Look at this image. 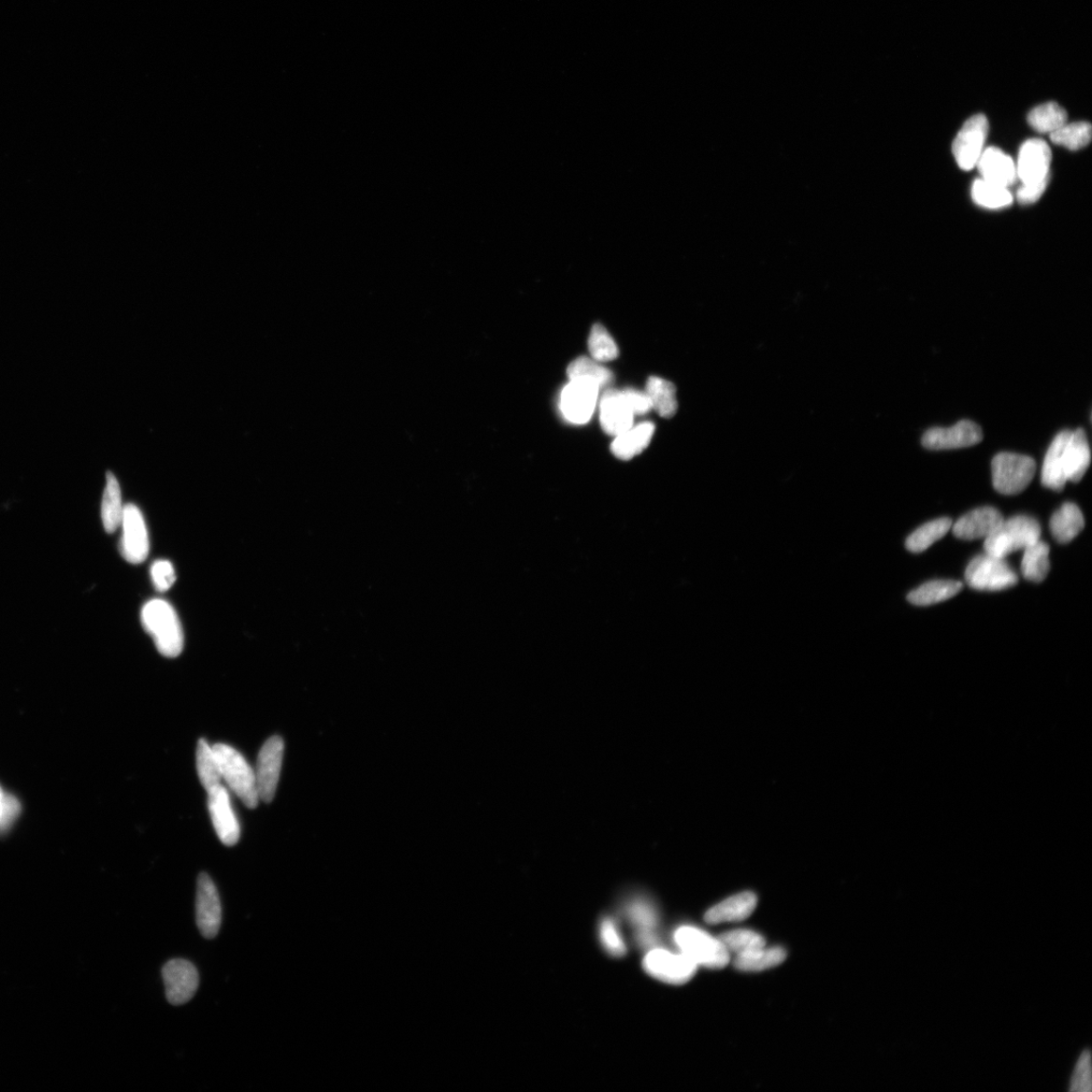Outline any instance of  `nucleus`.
I'll return each instance as SVG.
<instances>
[{"label":"nucleus","instance_id":"obj_23","mask_svg":"<svg viewBox=\"0 0 1092 1092\" xmlns=\"http://www.w3.org/2000/svg\"><path fill=\"white\" fill-rule=\"evenodd\" d=\"M1084 525L1083 514L1073 503L1063 504L1050 520L1051 533L1059 543L1072 541L1082 533Z\"/></svg>","mask_w":1092,"mask_h":1092},{"label":"nucleus","instance_id":"obj_2","mask_svg":"<svg viewBox=\"0 0 1092 1092\" xmlns=\"http://www.w3.org/2000/svg\"><path fill=\"white\" fill-rule=\"evenodd\" d=\"M141 622L162 656L177 657L181 654L183 630L176 610L168 602L155 599L146 603L141 612Z\"/></svg>","mask_w":1092,"mask_h":1092},{"label":"nucleus","instance_id":"obj_41","mask_svg":"<svg viewBox=\"0 0 1092 1092\" xmlns=\"http://www.w3.org/2000/svg\"><path fill=\"white\" fill-rule=\"evenodd\" d=\"M22 810L20 801L11 794L5 793L3 810L0 814V835H4L14 822L17 821Z\"/></svg>","mask_w":1092,"mask_h":1092},{"label":"nucleus","instance_id":"obj_32","mask_svg":"<svg viewBox=\"0 0 1092 1092\" xmlns=\"http://www.w3.org/2000/svg\"><path fill=\"white\" fill-rule=\"evenodd\" d=\"M974 202L987 209H1002L1013 204V195L1008 189L991 184L983 179H977L972 186Z\"/></svg>","mask_w":1092,"mask_h":1092},{"label":"nucleus","instance_id":"obj_9","mask_svg":"<svg viewBox=\"0 0 1092 1092\" xmlns=\"http://www.w3.org/2000/svg\"><path fill=\"white\" fill-rule=\"evenodd\" d=\"M599 385L585 379L571 380L560 397V410L574 424H585L595 411Z\"/></svg>","mask_w":1092,"mask_h":1092},{"label":"nucleus","instance_id":"obj_13","mask_svg":"<svg viewBox=\"0 0 1092 1092\" xmlns=\"http://www.w3.org/2000/svg\"><path fill=\"white\" fill-rule=\"evenodd\" d=\"M196 925L206 939L217 937L222 924V907L217 887L207 873L199 874L196 901Z\"/></svg>","mask_w":1092,"mask_h":1092},{"label":"nucleus","instance_id":"obj_26","mask_svg":"<svg viewBox=\"0 0 1092 1092\" xmlns=\"http://www.w3.org/2000/svg\"><path fill=\"white\" fill-rule=\"evenodd\" d=\"M123 514L124 507L119 482L111 472H108L102 502V520L108 534L116 533L121 526Z\"/></svg>","mask_w":1092,"mask_h":1092},{"label":"nucleus","instance_id":"obj_1","mask_svg":"<svg viewBox=\"0 0 1092 1092\" xmlns=\"http://www.w3.org/2000/svg\"><path fill=\"white\" fill-rule=\"evenodd\" d=\"M1091 453L1085 431H1061L1049 447L1042 469V484L1061 492L1067 482L1079 483L1090 466Z\"/></svg>","mask_w":1092,"mask_h":1092},{"label":"nucleus","instance_id":"obj_8","mask_svg":"<svg viewBox=\"0 0 1092 1092\" xmlns=\"http://www.w3.org/2000/svg\"><path fill=\"white\" fill-rule=\"evenodd\" d=\"M643 968L654 979L680 985L691 981L697 965L684 954H674L664 949H654L645 955Z\"/></svg>","mask_w":1092,"mask_h":1092},{"label":"nucleus","instance_id":"obj_43","mask_svg":"<svg viewBox=\"0 0 1092 1092\" xmlns=\"http://www.w3.org/2000/svg\"><path fill=\"white\" fill-rule=\"evenodd\" d=\"M623 392L635 415H644L653 410L651 400L645 393L634 389H627Z\"/></svg>","mask_w":1092,"mask_h":1092},{"label":"nucleus","instance_id":"obj_39","mask_svg":"<svg viewBox=\"0 0 1092 1092\" xmlns=\"http://www.w3.org/2000/svg\"><path fill=\"white\" fill-rule=\"evenodd\" d=\"M1092 1068H1091V1053L1089 1050H1084L1079 1060H1077L1071 1081L1070 1091L1074 1092H1089L1092 1088Z\"/></svg>","mask_w":1092,"mask_h":1092},{"label":"nucleus","instance_id":"obj_44","mask_svg":"<svg viewBox=\"0 0 1092 1092\" xmlns=\"http://www.w3.org/2000/svg\"><path fill=\"white\" fill-rule=\"evenodd\" d=\"M4 796L5 795L0 796V814H2V810H3Z\"/></svg>","mask_w":1092,"mask_h":1092},{"label":"nucleus","instance_id":"obj_42","mask_svg":"<svg viewBox=\"0 0 1092 1092\" xmlns=\"http://www.w3.org/2000/svg\"><path fill=\"white\" fill-rule=\"evenodd\" d=\"M1050 178L1051 177H1049L1039 182L1023 184L1022 188H1019L1016 194L1018 202L1022 205L1036 203L1046 191Z\"/></svg>","mask_w":1092,"mask_h":1092},{"label":"nucleus","instance_id":"obj_18","mask_svg":"<svg viewBox=\"0 0 1092 1092\" xmlns=\"http://www.w3.org/2000/svg\"><path fill=\"white\" fill-rule=\"evenodd\" d=\"M634 412L623 391L606 392L600 401V423L608 435L618 436L634 425Z\"/></svg>","mask_w":1092,"mask_h":1092},{"label":"nucleus","instance_id":"obj_22","mask_svg":"<svg viewBox=\"0 0 1092 1092\" xmlns=\"http://www.w3.org/2000/svg\"><path fill=\"white\" fill-rule=\"evenodd\" d=\"M655 430V424L652 422H643L637 427H631L616 436L611 444L612 453L622 461H629L649 447Z\"/></svg>","mask_w":1092,"mask_h":1092},{"label":"nucleus","instance_id":"obj_6","mask_svg":"<svg viewBox=\"0 0 1092 1092\" xmlns=\"http://www.w3.org/2000/svg\"><path fill=\"white\" fill-rule=\"evenodd\" d=\"M1036 470V462L1023 454L1000 452L991 463L994 486L1003 495H1016L1025 491Z\"/></svg>","mask_w":1092,"mask_h":1092},{"label":"nucleus","instance_id":"obj_21","mask_svg":"<svg viewBox=\"0 0 1092 1092\" xmlns=\"http://www.w3.org/2000/svg\"><path fill=\"white\" fill-rule=\"evenodd\" d=\"M757 903V896L753 893H742L716 904L704 919L709 925L742 922L754 913Z\"/></svg>","mask_w":1092,"mask_h":1092},{"label":"nucleus","instance_id":"obj_16","mask_svg":"<svg viewBox=\"0 0 1092 1092\" xmlns=\"http://www.w3.org/2000/svg\"><path fill=\"white\" fill-rule=\"evenodd\" d=\"M208 796L209 811L218 838L228 846L235 845L241 830L228 790L220 784L209 790Z\"/></svg>","mask_w":1092,"mask_h":1092},{"label":"nucleus","instance_id":"obj_36","mask_svg":"<svg viewBox=\"0 0 1092 1092\" xmlns=\"http://www.w3.org/2000/svg\"><path fill=\"white\" fill-rule=\"evenodd\" d=\"M720 939L728 952L742 955L766 946L759 933L750 930H737L724 933Z\"/></svg>","mask_w":1092,"mask_h":1092},{"label":"nucleus","instance_id":"obj_3","mask_svg":"<svg viewBox=\"0 0 1092 1092\" xmlns=\"http://www.w3.org/2000/svg\"><path fill=\"white\" fill-rule=\"evenodd\" d=\"M217 758L222 779L248 809H255L260 802L255 771L237 750L225 743L213 745Z\"/></svg>","mask_w":1092,"mask_h":1092},{"label":"nucleus","instance_id":"obj_40","mask_svg":"<svg viewBox=\"0 0 1092 1092\" xmlns=\"http://www.w3.org/2000/svg\"><path fill=\"white\" fill-rule=\"evenodd\" d=\"M151 578L156 590L165 592L177 580L175 568L168 560H157L151 568Z\"/></svg>","mask_w":1092,"mask_h":1092},{"label":"nucleus","instance_id":"obj_38","mask_svg":"<svg viewBox=\"0 0 1092 1092\" xmlns=\"http://www.w3.org/2000/svg\"><path fill=\"white\" fill-rule=\"evenodd\" d=\"M600 940L606 951L615 957H622L626 953V946L620 930L610 918H606L600 926Z\"/></svg>","mask_w":1092,"mask_h":1092},{"label":"nucleus","instance_id":"obj_37","mask_svg":"<svg viewBox=\"0 0 1092 1092\" xmlns=\"http://www.w3.org/2000/svg\"><path fill=\"white\" fill-rule=\"evenodd\" d=\"M629 915L631 921L642 931L641 941L645 943L654 941L651 931L656 926L657 915L651 905L645 901H636L630 905Z\"/></svg>","mask_w":1092,"mask_h":1092},{"label":"nucleus","instance_id":"obj_15","mask_svg":"<svg viewBox=\"0 0 1092 1092\" xmlns=\"http://www.w3.org/2000/svg\"><path fill=\"white\" fill-rule=\"evenodd\" d=\"M162 976L166 998L171 1004L182 1005L195 997L199 984V975L190 961L184 959L168 961L162 969Z\"/></svg>","mask_w":1092,"mask_h":1092},{"label":"nucleus","instance_id":"obj_14","mask_svg":"<svg viewBox=\"0 0 1092 1092\" xmlns=\"http://www.w3.org/2000/svg\"><path fill=\"white\" fill-rule=\"evenodd\" d=\"M983 439L981 426L970 420H961L952 427L930 428L924 435V448L930 451H949L974 447Z\"/></svg>","mask_w":1092,"mask_h":1092},{"label":"nucleus","instance_id":"obj_7","mask_svg":"<svg viewBox=\"0 0 1092 1092\" xmlns=\"http://www.w3.org/2000/svg\"><path fill=\"white\" fill-rule=\"evenodd\" d=\"M967 584L980 591H1002L1017 584L1016 573L1004 558L988 554L974 557L965 572Z\"/></svg>","mask_w":1092,"mask_h":1092},{"label":"nucleus","instance_id":"obj_31","mask_svg":"<svg viewBox=\"0 0 1092 1092\" xmlns=\"http://www.w3.org/2000/svg\"><path fill=\"white\" fill-rule=\"evenodd\" d=\"M196 769L200 783L209 792V790L221 784V772L217 758H215L213 746L204 740L200 739L196 746Z\"/></svg>","mask_w":1092,"mask_h":1092},{"label":"nucleus","instance_id":"obj_35","mask_svg":"<svg viewBox=\"0 0 1092 1092\" xmlns=\"http://www.w3.org/2000/svg\"><path fill=\"white\" fill-rule=\"evenodd\" d=\"M589 351L598 363L612 362L620 355L617 345L606 328L602 324H595L588 341Z\"/></svg>","mask_w":1092,"mask_h":1092},{"label":"nucleus","instance_id":"obj_33","mask_svg":"<svg viewBox=\"0 0 1092 1092\" xmlns=\"http://www.w3.org/2000/svg\"><path fill=\"white\" fill-rule=\"evenodd\" d=\"M568 376L570 380L585 379L591 381L599 385V387L606 386L613 381V373L599 365L595 359L581 356L573 361L568 367Z\"/></svg>","mask_w":1092,"mask_h":1092},{"label":"nucleus","instance_id":"obj_25","mask_svg":"<svg viewBox=\"0 0 1092 1092\" xmlns=\"http://www.w3.org/2000/svg\"><path fill=\"white\" fill-rule=\"evenodd\" d=\"M963 584L952 580L930 581L910 593L908 600L916 606H929L956 596Z\"/></svg>","mask_w":1092,"mask_h":1092},{"label":"nucleus","instance_id":"obj_28","mask_svg":"<svg viewBox=\"0 0 1092 1092\" xmlns=\"http://www.w3.org/2000/svg\"><path fill=\"white\" fill-rule=\"evenodd\" d=\"M1024 556L1022 560V572L1025 579L1033 582H1043L1050 571V562H1049V545L1041 540L1028 546L1024 550Z\"/></svg>","mask_w":1092,"mask_h":1092},{"label":"nucleus","instance_id":"obj_12","mask_svg":"<svg viewBox=\"0 0 1092 1092\" xmlns=\"http://www.w3.org/2000/svg\"><path fill=\"white\" fill-rule=\"evenodd\" d=\"M988 128V121L982 113L975 114L963 126L953 144V154L961 169L971 170L979 162Z\"/></svg>","mask_w":1092,"mask_h":1092},{"label":"nucleus","instance_id":"obj_45","mask_svg":"<svg viewBox=\"0 0 1092 1092\" xmlns=\"http://www.w3.org/2000/svg\"><path fill=\"white\" fill-rule=\"evenodd\" d=\"M3 795H5V793L3 792L2 787H0V796H3Z\"/></svg>","mask_w":1092,"mask_h":1092},{"label":"nucleus","instance_id":"obj_34","mask_svg":"<svg viewBox=\"0 0 1092 1092\" xmlns=\"http://www.w3.org/2000/svg\"><path fill=\"white\" fill-rule=\"evenodd\" d=\"M1091 125L1087 122L1066 124L1051 133V140L1056 145L1076 151L1088 145L1091 141Z\"/></svg>","mask_w":1092,"mask_h":1092},{"label":"nucleus","instance_id":"obj_29","mask_svg":"<svg viewBox=\"0 0 1092 1092\" xmlns=\"http://www.w3.org/2000/svg\"><path fill=\"white\" fill-rule=\"evenodd\" d=\"M952 526L953 522L950 519H940L924 524L907 539L905 546L912 553H923L949 533Z\"/></svg>","mask_w":1092,"mask_h":1092},{"label":"nucleus","instance_id":"obj_27","mask_svg":"<svg viewBox=\"0 0 1092 1092\" xmlns=\"http://www.w3.org/2000/svg\"><path fill=\"white\" fill-rule=\"evenodd\" d=\"M786 951L780 947H759V949L738 955L735 967L745 972L764 971L778 966L785 961Z\"/></svg>","mask_w":1092,"mask_h":1092},{"label":"nucleus","instance_id":"obj_30","mask_svg":"<svg viewBox=\"0 0 1092 1092\" xmlns=\"http://www.w3.org/2000/svg\"><path fill=\"white\" fill-rule=\"evenodd\" d=\"M1028 122L1040 133H1053L1067 123V112L1056 103H1047L1032 109Z\"/></svg>","mask_w":1092,"mask_h":1092},{"label":"nucleus","instance_id":"obj_17","mask_svg":"<svg viewBox=\"0 0 1092 1092\" xmlns=\"http://www.w3.org/2000/svg\"><path fill=\"white\" fill-rule=\"evenodd\" d=\"M1051 150L1045 141L1028 140L1019 150L1016 175L1023 184L1039 182L1051 177Z\"/></svg>","mask_w":1092,"mask_h":1092},{"label":"nucleus","instance_id":"obj_11","mask_svg":"<svg viewBox=\"0 0 1092 1092\" xmlns=\"http://www.w3.org/2000/svg\"><path fill=\"white\" fill-rule=\"evenodd\" d=\"M121 527L122 555L128 563L142 564L149 555V537L145 520L138 507L133 504L124 507Z\"/></svg>","mask_w":1092,"mask_h":1092},{"label":"nucleus","instance_id":"obj_20","mask_svg":"<svg viewBox=\"0 0 1092 1092\" xmlns=\"http://www.w3.org/2000/svg\"><path fill=\"white\" fill-rule=\"evenodd\" d=\"M976 165L979 167L981 179L991 184L1008 189L1016 180V167L1012 158L998 148L990 147L983 150Z\"/></svg>","mask_w":1092,"mask_h":1092},{"label":"nucleus","instance_id":"obj_10","mask_svg":"<svg viewBox=\"0 0 1092 1092\" xmlns=\"http://www.w3.org/2000/svg\"><path fill=\"white\" fill-rule=\"evenodd\" d=\"M284 743L281 737L268 739L258 755L255 770L258 795L269 803L275 798L282 766Z\"/></svg>","mask_w":1092,"mask_h":1092},{"label":"nucleus","instance_id":"obj_24","mask_svg":"<svg viewBox=\"0 0 1092 1092\" xmlns=\"http://www.w3.org/2000/svg\"><path fill=\"white\" fill-rule=\"evenodd\" d=\"M645 394L650 398L653 409L663 418H672L677 413L676 386L671 382L651 377L646 382Z\"/></svg>","mask_w":1092,"mask_h":1092},{"label":"nucleus","instance_id":"obj_4","mask_svg":"<svg viewBox=\"0 0 1092 1092\" xmlns=\"http://www.w3.org/2000/svg\"><path fill=\"white\" fill-rule=\"evenodd\" d=\"M1041 527L1036 520L1025 515L1012 517L985 538L986 554L1005 558L1040 540Z\"/></svg>","mask_w":1092,"mask_h":1092},{"label":"nucleus","instance_id":"obj_5","mask_svg":"<svg viewBox=\"0 0 1092 1092\" xmlns=\"http://www.w3.org/2000/svg\"><path fill=\"white\" fill-rule=\"evenodd\" d=\"M674 940L682 954L698 966L710 969L725 968L729 963V952L720 939L695 927H681L674 932Z\"/></svg>","mask_w":1092,"mask_h":1092},{"label":"nucleus","instance_id":"obj_19","mask_svg":"<svg viewBox=\"0 0 1092 1092\" xmlns=\"http://www.w3.org/2000/svg\"><path fill=\"white\" fill-rule=\"evenodd\" d=\"M1002 514L993 507L975 509L961 517L953 528L954 536L963 540L986 538L1001 525Z\"/></svg>","mask_w":1092,"mask_h":1092}]
</instances>
